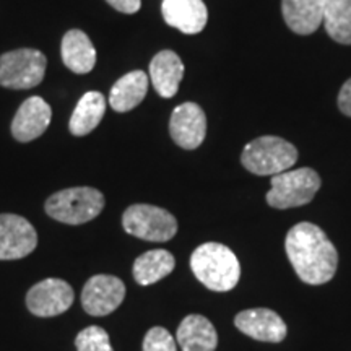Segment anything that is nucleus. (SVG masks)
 I'll use <instances>...</instances> for the list:
<instances>
[{"instance_id":"f257e3e1","label":"nucleus","mask_w":351,"mask_h":351,"mask_svg":"<svg viewBox=\"0 0 351 351\" xmlns=\"http://www.w3.org/2000/svg\"><path fill=\"white\" fill-rule=\"evenodd\" d=\"M288 258L296 275L307 285L330 282L339 265V252L314 223H298L285 239Z\"/></svg>"},{"instance_id":"4be33fe9","label":"nucleus","mask_w":351,"mask_h":351,"mask_svg":"<svg viewBox=\"0 0 351 351\" xmlns=\"http://www.w3.org/2000/svg\"><path fill=\"white\" fill-rule=\"evenodd\" d=\"M324 25L333 41L351 44V0H326Z\"/></svg>"},{"instance_id":"4468645a","label":"nucleus","mask_w":351,"mask_h":351,"mask_svg":"<svg viewBox=\"0 0 351 351\" xmlns=\"http://www.w3.org/2000/svg\"><path fill=\"white\" fill-rule=\"evenodd\" d=\"M161 13L166 23L184 34H199L208 21V10L202 0H163Z\"/></svg>"},{"instance_id":"1a4fd4ad","label":"nucleus","mask_w":351,"mask_h":351,"mask_svg":"<svg viewBox=\"0 0 351 351\" xmlns=\"http://www.w3.org/2000/svg\"><path fill=\"white\" fill-rule=\"evenodd\" d=\"M38 245V232L28 219L13 213L0 215V261H19Z\"/></svg>"},{"instance_id":"aec40b11","label":"nucleus","mask_w":351,"mask_h":351,"mask_svg":"<svg viewBox=\"0 0 351 351\" xmlns=\"http://www.w3.org/2000/svg\"><path fill=\"white\" fill-rule=\"evenodd\" d=\"M104 112H106V99L99 91H88L78 101L77 108L73 109L72 117H70L69 129L77 137H83L93 132L99 122L103 121Z\"/></svg>"},{"instance_id":"a878e982","label":"nucleus","mask_w":351,"mask_h":351,"mask_svg":"<svg viewBox=\"0 0 351 351\" xmlns=\"http://www.w3.org/2000/svg\"><path fill=\"white\" fill-rule=\"evenodd\" d=\"M339 108L345 116L351 117V78L346 80L339 93Z\"/></svg>"},{"instance_id":"f3484780","label":"nucleus","mask_w":351,"mask_h":351,"mask_svg":"<svg viewBox=\"0 0 351 351\" xmlns=\"http://www.w3.org/2000/svg\"><path fill=\"white\" fill-rule=\"evenodd\" d=\"M176 341L182 351H215L218 345V333L207 317L191 314L178 327Z\"/></svg>"},{"instance_id":"f03ea898","label":"nucleus","mask_w":351,"mask_h":351,"mask_svg":"<svg viewBox=\"0 0 351 351\" xmlns=\"http://www.w3.org/2000/svg\"><path fill=\"white\" fill-rule=\"evenodd\" d=\"M191 269L202 285L218 293L234 288L241 276L238 257L230 247L219 243L199 245L191 256Z\"/></svg>"},{"instance_id":"9d476101","label":"nucleus","mask_w":351,"mask_h":351,"mask_svg":"<svg viewBox=\"0 0 351 351\" xmlns=\"http://www.w3.org/2000/svg\"><path fill=\"white\" fill-rule=\"evenodd\" d=\"M73 288L60 278H46L32 287L26 295L29 313L38 317H54L73 304Z\"/></svg>"},{"instance_id":"6ab92c4d","label":"nucleus","mask_w":351,"mask_h":351,"mask_svg":"<svg viewBox=\"0 0 351 351\" xmlns=\"http://www.w3.org/2000/svg\"><path fill=\"white\" fill-rule=\"evenodd\" d=\"M62 60L65 67L78 75H85L95 69L96 49L82 29H70L62 38Z\"/></svg>"},{"instance_id":"2eb2a0df","label":"nucleus","mask_w":351,"mask_h":351,"mask_svg":"<svg viewBox=\"0 0 351 351\" xmlns=\"http://www.w3.org/2000/svg\"><path fill=\"white\" fill-rule=\"evenodd\" d=\"M184 77V64L174 51H161L150 62V80L161 98H173Z\"/></svg>"},{"instance_id":"412c9836","label":"nucleus","mask_w":351,"mask_h":351,"mask_svg":"<svg viewBox=\"0 0 351 351\" xmlns=\"http://www.w3.org/2000/svg\"><path fill=\"white\" fill-rule=\"evenodd\" d=\"M176 261L174 256L165 249H155V251H148L137 257L134 262V278L135 282L142 287H148L165 276H168L174 270Z\"/></svg>"},{"instance_id":"6e6552de","label":"nucleus","mask_w":351,"mask_h":351,"mask_svg":"<svg viewBox=\"0 0 351 351\" xmlns=\"http://www.w3.org/2000/svg\"><path fill=\"white\" fill-rule=\"evenodd\" d=\"M125 298V285L114 275H95L85 283L82 306L85 313L103 317L114 313Z\"/></svg>"},{"instance_id":"ddd939ff","label":"nucleus","mask_w":351,"mask_h":351,"mask_svg":"<svg viewBox=\"0 0 351 351\" xmlns=\"http://www.w3.org/2000/svg\"><path fill=\"white\" fill-rule=\"evenodd\" d=\"M52 119V109L39 96H32L19 108L12 122V135L21 143L41 137Z\"/></svg>"},{"instance_id":"393cba45","label":"nucleus","mask_w":351,"mask_h":351,"mask_svg":"<svg viewBox=\"0 0 351 351\" xmlns=\"http://www.w3.org/2000/svg\"><path fill=\"white\" fill-rule=\"evenodd\" d=\"M106 2L117 12L127 13V15H134L142 7V0H106Z\"/></svg>"},{"instance_id":"9b49d317","label":"nucleus","mask_w":351,"mask_h":351,"mask_svg":"<svg viewBox=\"0 0 351 351\" xmlns=\"http://www.w3.org/2000/svg\"><path fill=\"white\" fill-rule=\"evenodd\" d=\"M169 134L184 150H195L207 135V117L195 103H182L174 109L169 121Z\"/></svg>"},{"instance_id":"b1692460","label":"nucleus","mask_w":351,"mask_h":351,"mask_svg":"<svg viewBox=\"0 0 351 351\" xmlns=\"http://www.w3.org/2000/svg\"><path fill=\"white\" fill-rule=\"evenodd\" d=\"M143 351H178L173 335L163 327H153L143 339Z\"/></svg>"},{"instance_id":"20e7f679","label":"nucleus","mask_w":351,"mask_h":351,"mask_svg":"<svg viewBox=\"0 0 351 351\" xmlns=\"http://www.w3.org/2000/svg\"><path fill=\"white\" fill-rule=\"evenodd\" d=\"M104 208V195L93 187H72L52 194L46 213L65 225H83L98 217Z\"/></svg>"},{"instance_id":"5701e85b","label":"nucleus","mask_w":351,"mask_h":351,"mask_svg":"<svg viewBox=\"0 0 351 351\" xmlns=\"http://www.w3.org/2000/svg\"><path fill=\"white\" fill-rule=\"evenodd\" d=\"M75 346L77 351H114L108 332L98 326L83 328L77 335Z\"/></svg>"},{"instance_id":"423d86ee","label":"nucleus","mask_w":351,"mask_h":351,"mask_svg":"<svg viewBox=\"0 0 351 351\" xmlns=\"http://www.w3.org/2000/svg\"><path fill=\"white\" fill-rule=\"evenodd\" d=\"M122 226L129 234L152 243H166L178 232V219L155 205H130L122 215Z\"/></svg>"},{"instance_id":"dca6fc26","label":"nucleus","mask_w":351,"mask_h":351,"mask_svg":"<svg viewBox=\"0 0 351 351\" xmlns=\"http://www.w3.org/2000/svg\"><path fill=\"white\" fill-rule=\"evenodd\" d=\"M326 0H283L282 12L285 23L293 33L307 36L324 25Z\"/></svg>"},{"instance_id":"f8f14e48","label":"nucleus","mask_w":351,"mask_h":351,"mask_svg":"<svg viewBox=\"0 0 351 351\" xmlns=\"http://www.w3.org/2000/svg\"><path fill=\"white\" fill-rule=\"evenodd\" d=\"M234 326L244 335L258 341H270L280 343L287 339V324L275 311L257 307V309H245L234 317Z\"/></svg>"},{"instance_id":"a211bd4d","label":"nucleus","mask_w":351,"mask_h":351,"mask_svg":"<svg viewBox=\"0 0 351 351\" xmlns=\"http://www.w3.org/2000/svg\"><path fill=\"white\" fill-rule=\"evenodd\" d=\"M150 77L142 70L125 73L114 83L109 93V106L116 112H129L142 103L148 91Z\"/></svg>"},{"instance_id":"39448f33","label":"nucleus","mask_w":351,"mask_h":351,"mask_svg":"<svg viewBox=\"0 0 351 351\" xmlns=\"http://www.w3.org/2000/svg\"><path fill=\"white\" fill-rule=\"evenodd\" d=\"M320 178L314 169L300 168L271 176V189L267 204L278 210L295 208L309 204L320 189Z\"/></svg>"},{"instance_id":"7ed1b4c3","label":"nucleus","mask_w":351,"mask_h":351,"mask_svg":"<svg viewBox=\"0 0 351 351\" xmlns=\"http://www.w3.org/2000/svg\"><path fill=\"white\" fill-rule=\"evenodd\" d=\"M298 161V150L287 140L265 135L244 147L241 163L249 173L257 176H276L285 173Z\"/></svg>"},{"instance_id":"0eeeda50","label":"nucleus","mask_w":351,"mask_h":351,"mask_svg":"<svg viewBox=\"0 0 351 351\" xmlns=\"http://www.w3.org/2000/svg\"><path fill=\"white\" fill-rule=\"evenodd\" d=\"M47 59L38 49H16L0 56V85L29 90L43 82Z\"/></svg>"}]
</instances>
